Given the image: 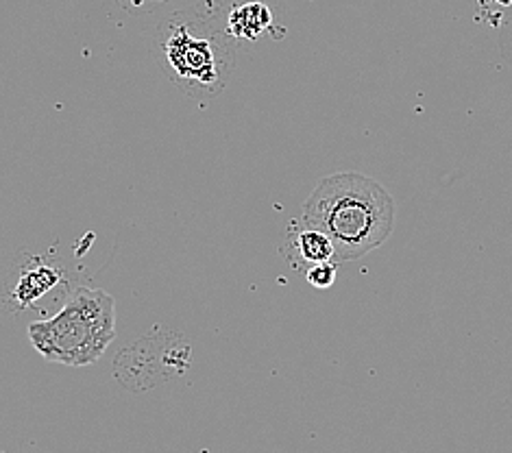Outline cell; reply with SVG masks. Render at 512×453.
Listing matches in <instances>:
<instances>
[{"label": "cell", "mask_w": 512, "mask_h": 453, "mask_svg": "<svg viewBox=\"0 0 512 453\" xmlns=\"http://www.w3.org/2000/svg\"><path fill=\"white\" fill-rule=\"evenodd\" d=\"M299 220L329 236L338 264L356 262L393 234L395 201L373 177L336 173L316 183Z\"/></svg>", "instance_id": "6da1fadb"}, {"label": "cell", "mask_w": 512, "mask_h": 453, "mask_svg": "<svg viewBox=\"0 0 512 453\" xmlns=\"http://www.w3.org/2000/svg\"><path fill=\"white\" fill-rule=\"evenodd\" d=\"M153 55L181 92L212 101L234 77L238 42L210 18L173 14L155 29Z\"/></svg>", "instance_id": "7a4b0ae2"}, {"label": "cell", "mask_w": 512, "mask_h": 453, "mask_svg": "<svg viewBox=\"0 0 512 453\" xmlns=\"http://www.w3.org/2000/svg\"><path fill=\"white\" fill-rule=\"evenodd\" d=\"M120 3L129 7V9H133V11H144V9H149V7L160 3V0H120Z\"/></svg>", "instance_id": "ba28073f"}, {"label": "cell", "mask_w": 512, "mask_h": 453, "mask_svg": "<svg viewBox=\"0 0 512 453\" xmlns=\"http://www.w3.org/2000/svg\"><path fill=\"white\" fill-rule=\"evenodd\" d=\"M273 27V11L262 0H247L229 9L225 31L236 42H255Z\"/></svg>", "instance_id": "8992f818"}, {"label": "cell", "mask_w": 512, "mask_h": 453, "mask_svg": "<svg viewBox=\"0 0 512 453\" xmlns=\"http://www.w3.org/2000/svg\"><path fill=\"white\" fill-rule=\"evenodd\" d=\"M62 277V268L46 264L42 260L24 266L22 273L18 275L14 292H11V301L18 305V310H27L35 301L46 297L48 292H53L62 284Z\"/></svg>", "instance_id": "5b68a950"}, {"label": "cell", "mask_w": 512, "mask_h": 453, "mask_svg": "<svg viewBox=\"0 0 512 453\" xmlns=\"http://www.w3.org/2000/svg\"><path fill=\"white\" fill-rule=\"evenodd\" d=\"M338 264L336 262H321L306 268V281L316 290H327L336 284Z\"/></svg>", "instance_id": "52a82bcc"}, {"label": "cell", "mask_w": 512, "mask_h": 453, "mask_svg": "<svg viewBox=\"0 0 512 453\" xmlns=\"http://www.w3.org/2000/svg\"><path fill=\"white\" fill-rule=\"evenodd\" d=\"M499 3H502V5H510V3H512V0H499Z\"/></svg>", "instance_id": "9c48e42d"}, {"label": "cell", "mask_w": 512, "mask_h": 453, "mask_svg": "<svg viewBox=\"0 0 512 453\" xmlns=\"http://www.w3.org/2000/svg\"><path fill=\"white\" fill-rule=\"evenodd\" d=\"M29 340L46 362L90 366L116 338V301L105 290L79 286L64 308L29 325Z\"/></svg>", "instance_id": "3957f363"}, {"label": "cell", "mask_w": 512, "mask_h": 453, "mask_svg": "<svg viewBox=\"0 0 512 453\" xmlns=\"http://www.w3.org/2000/svg\"><path fill=\"white\" fill-rule=\"evenodd\" d=\"M282 253L292 266L303 268V271H306V268L312 264L336 262L334 242L329 240V236L323 234L321 229H314L306 223H301V220L297 227H292L288 231V238L284 240Z\"/></svg>", "instance_id": "277c9868"}]
</instances>
